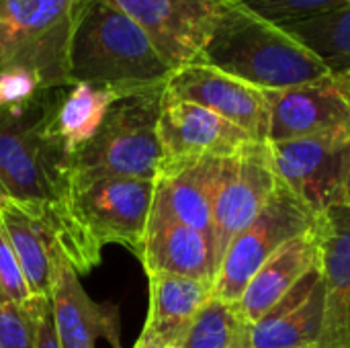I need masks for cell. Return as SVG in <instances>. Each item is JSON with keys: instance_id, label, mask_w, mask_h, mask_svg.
I'll return each instance as SVG.
<instances>
[{"instance_id": "6da1fadb", "label": "cell", "mask_w": 350, "mask_h": 348, "mask_svg": "<svg viewBox=\"0 0 350 348\" xmlns=\"http://www.w3.org/2000/svg\"><path fill=\"white\" fill-rule=\"evenodd\" d=\"M64 88L0 105V201L43 222L80 275L100 265L103 248L74 217L70 197V152L55 131V109Z\"/></svg>"}, {"instance_id": "7a4b0ae2", "label": "cell", "mask_w": 350, "mask_h": 348, "mask_svg": "<svg viewBox=\"0 0 350 348\" xmlns=\"http://www.w3.org/2000/svg\"><path fill=\"white\" fill-rule=\"evenodd\" d=\"M68 70L72 84L119 96L164 88L172 68L148 35L107 0H78L72 14Z\"/></svg>"}, {"instance_id": "3957f363", "label": "cell", "mask_w": 350, "mask_h": 348, "mask_svg": "<svg viewBox=\"0 0 350 348\" xmlns=\"http://www.w3.org/2000/svg\"><path fill=\"white\" fill-rule=\"evenodd\" d=\"M219 2L213 31L199 62L258 90H281L330 76L326 66L283 27L244 2Z\"/></svg>"}, {"instance_id": "277c9868", "label": "cell", "mask_w": 350, "mask_h": 348, "mask_svg": "<svg viewBox=\"0 0 350 348\" xmlns=\"http://www.w3.org/2000/svg\"><path fill=\"white\" fill-rule=\"evenodd\" d=\"M164 88L119 96L94 135L70 156V185L100 178L156 180L162 162L158 119Z\"/></svg>"}, {"instance_id": "5b68a950", "label": "cell", "mask_w": 350, "mask_h": 348, "mask_svg": "<svg viewBox=\"0 0 350 348\" xmlns=\"http://www.w3.org/2000/svg\"><path fill=\"white\" fill-rule=\"evenodd\" d=\"M78 0H0V76L27 70L45 88L72 86L68 70Z\"/></svg>"}, {"instance_id": "8992f818", "label": "cell", "mask_w": 350, "mask_h": 348, "mask_svg": "<svg viewBox=\"0 0 350 348\" xmlns=\"http://www.w3.org/2000/svg\"><path fill=\"white\" fill-rule=\"evenodd\" d=\"M316 213L281 180L265 209L228 246L213 281V297L234 306L258 269L289 240L312 232Z\"/></svg>"}, {"instance_id": "52a82bcc", "label": "cell", "mask_w": 350, "mask_h": 348, "mask_svg": "<svg viewBox=\"0 0 350 348\" xmlns=\"http://www.w3.org/2000/svg\"><path fill=\"white\" fill-rule=\"evenodd\" d=\"M154 203V180L100 178L72 189L70 205L78 224L103 248L123 244L137 256Z\"/></svg>"}, {"instance_id": "ba28073f", "label": "cell", "mask_w": 350, "mask_h": 348, "mask_svg": "<svg viewBox=\"0 0 350 348\" xmlns=\"http://www.w3.org/2000/svg\"><path fill=\"white\" fill-rule=\"evenodd\" d=\"M277 183L279 178L273 170L269 142H248L224 160L221 183L213 203L211 230L217 269L230 242L265 209Z\"/></svg>"}, {"instance_id": "9c48e42d", "label": "cell", "mask_w": 350, "mask_h": 348, "mask_svg": "<svg viewBox=\"0 0 350 348\" xmlns=\"http://www.w3.org/2000/svg\"><path fill=\"white\" fill-rule=\"evenodd\" d=\"M129 16L154 43L164 62L178 70L199 62L213 31L217 0H107Z\"/></svg>"}, {"instance_id": "30bf717a", "label": "cell", "mask_w": 350, "mask_h": 348, "mask_svg": "<svg viewBox=\"0 0 350 348\" xmlns=\"http://www.w3.org/2000/svg\"><path fill=\"white\" fill-rule=\"evenodd\" d=\"M349 139L350 135H332L269 144L277 178L316 215L342 203V172Z\"/></svg>"}, {"instance_id": "8fae6325", "label": "cell", "mask_w": 350, "mask_h": 348, "mask_svg": "<svg viewBox=\"0 0 350 348\" xmlns=\"http://www.w3.org/2000/svg\"><path fill=\"white\" fill-rule=\"evenodd\" d=\"M262 92L269 107V144L350 135V109L332 76Z\"/></svg>"}, {"instance_id": "7c38bea8", "label": "cell", "mask_w": 350, "mask_h": 348, "mask_svg": "<svg viewBox=\"0 0 350 348\" xmlns=\"http://www.w3.org/2000/svg\"><path fill=\"white\" fill-rule=\"evenodd\" d=\"M166 94L201 105L244 129L256 142H269V107L265 92L201 62L172 72Z\"/></svg>"}, {"instance_id": "4fadbf2b", "label": "cell", "mask_w": 350, "mask_h": 348, "mask_svg": "<svg viewBox=\"0 0 350 348\" xmlns=\"http://www.w3.org/2000/svg\"><path fill=\"white\" fill-rule=\"evenodd\" d=\"M158 137L162 146L160 166L197 158H228L248 142H256L217 113L174 98L166 90L158 119Z\"/></svg>"}, {"instance_id": "5bb4252c", "label": "cell", "mask_w": 350, "mask_h": 348, "mask_svg": "<svg viewBox=\"0 0 350 348\" xmlns=\"http://www.w3.org/2000/svg\"><path fill=\"white\" fill-rule=\"evenodd\" d=\"M324 310L318 348H350V207L334 205L316 215Z\"/></svg>"}, {"instance_id": "9a60e30c", "label": "cell", "mask_w": 350, "mask_h": 348, "mask_svg": "<svg viewBox=\"0 0 350 348\" xmlns=\"http://www.w3.org/2000/svg\"><path fill=\"white\" fill-rule=\"evenodd\" d=\"M226 158H197L158 168L150 217L189 226L211 238L213 203Z\"/></svg>"}, {"instance_id": "2e32d148", "label": "cell", "mask_w": 350, "mask_h": 348, "mask_svg": "<svg viewBox=\"0 0 350 348\" xmlns=\"http://www.w3.org/2000/svg\"><path fill=\"white\" fill-rule=\"evenodd\" d=\"M49 299L62 348H94L98 338L121 348L117 306L96 304L88 297L62 248L53 258Z\"/></svg>"}, {"instance_id": "e0dca14e", "label": "cell", "mask_w": 350, "mask_h": 348, "mask_svg": "<svg viewBox=\"0 0 350 348\" xmlns=\"http://www.w3.org/2000/svg\"><path fill=\"white\" fill-rule=\"evenodd\" d=\"M324 281L322 271H310L262 320L250 326V348L316 347L322 328Z\"/></svg>"}, {"instance_id": "ac0fdd59", "label": "cell", "mask_w": 350, "mask_h": 348, "mask_svg": "<svg viewBox=\"0 0 350 348\" xmlns=\"http://www.w3.org/2000/svg\"><path fill=\"white\" fill-rule=\"evenodd\" d=\"M316 267H320V246L316 230H312L289 240L258 269L234 304L238 316L248 326L256 324Z\"/></svg>"}, {"instance_id": "d6986e66", "label": "cell", "mask_w": 350, "mask_h": 348, "mask_svg": "<svg viewBox=\"0 0 350 348\" xmlns=\"http://www.w3.org/2000/svg\"><path fill=\"white\" fill-rule=\"evenodd\" d=\"M146 275L166 273L211 283L217 275L211 238L176 222L148 219L139 252Z\"/></svg>"}, {"instance_id": "ffe728a7", "label": "cell", "mask_w": 350, "mask_h": 348, "mask_svg": "<svg viewBox=\"0 0 350 348\" xmlns=\"http://www.w3.org/2000/svg\"><path fill=\"white\" fill-rule=\"evenodd\" d=\"M148 281L150 310L142 338L178 348L201 310L213 297V285L166 273L148 275Z\"/></svg>"}, {"instance_id": "44dd1931", "label": "cell", "mask_w": 350, "mask_h": 348, "mask_svg": "<svg viewBox=\"0 0 350 348\" xmlns=\"http://www.w3.org/2000/svg\"><path fill=\"white\" fill-rule=\"evenodd\" d=\"M0 228L18 258L31 295L49 297L53 258L62 248L55 234L8 201H0Z\"/></svg>"}, {"instance_id": "7402d4cb", "label": "cell", "mask_w": 350, "mask_h": 348, "mask_svg": "<svg viewBox=\"0 0 350 348\" xmlns=\"http://www.w3.org/2000/svg\"><path fill=\"white\" fill-rule=\"evenodd\" d=\"M119 98L113 90L92 84H72L62 90L55 109V131L66 144L70 156L88 142L103 123L109 107Z\"/></svg>"}, {"instance_id": "603a6c76", "label": "cell", "mask_w": 350, "mask_h": 348, "mask_svg": "<svg viewBox=\"0 0 350 348\" xmlns=\"http://www.w3.org/2000/svg\"><path fill=\"white\" fill-rule=\"evenodd\" d=\"M308 47L330 72L338 76L350 70V2L320 16L283 27Z\"/></svg>"}, {"instance_id": "cb8c5ba5", "label": "cell", "mask_w": 350, "mask_h": 348, "mask_svg": "<svg viewBox=\"0 0 350 348\" xmlns=\"http://www.w3.org/2000/svg\"><path fill=\"white\" fill-rule=\"evenodd\" d=\"M242 324L234 306L211 297L178 348H230Z\"/></svg>"}, {"instance_id": "d4e9b609", "label": "cell", "mask_w": 350, "mask_h": 348, "mask_svg": "<svg viewBox=\"0 0 350 348\" xmlns=\"http://www.w3.org/2000/svg\"><path fill=\"white\" fill-rule=\"evenodd\" d=\"M47 297H33L27 306H0V348H35L41 306Z\"/></svg>"}, {"instance_id": "484cf974", "label": "cell", "mask_w": 350, "mask_h": 348, "mask_svg": "<svg viewBox=\"0 0 350 348\" xmlns=\"http://www.w3.org/2000/svg\"><path fill=\"white\" fill-rule=\"evenodd\" d=\"M349 2L350 0H246L244 4L262 18L285 27L332 12Z\"/></svg>"}, {"instance_id": "4316f807", "label": "cell", "mask_w": 350, "mask_h": 348, "mask_svg": "<svg viewBox=\"0 0 350 348\" xmlns=\"http://www.w3.org/2000/svg\"><path fill=\"white\" fill-rule=\"evenodd\" d=\"M0 291L10 304L16 306H27L33 299L23 269L18 265V258L2 228H0Z\"/></svg>"}, {"instance_id": "83f0119b", "label": "cell", "mask_w": 350, "mask_h": 348, "mask_svg": "<svg viewBox=\"0 0 350 348\" xmlns=\"http://www.w3.org/2000/svg\"><path fill=\"white\" fill-rule=\"evenodd\" d=\"M35 348H62L59 336H57V328H55V320H53V308H51V299L49 297L41 306L39 326H37V347Z\"/></svg>"}, {"instance_id": "f1b7e54d", "label": "cell", "mask_w": 350, "mask_h": 348, "mask_svg": "<svg viewBox=\"0 0 350 348\" xmlns=\"http://www.w3.org/2000/svg\"><path fill=\"white\" fill-rule=\"evenodd\" d=\"M350 207V139L347 142V152H345V172H342V203Z\"/></svg>"}, {"instance_id": "f546056e", "label": "cell", "mask_w": 350, "mask_h": 348, "mask_svg": "<svg viewBox=\"0 0 350 348\" xmlns=\"http://www.w3.org/2000/svg\"><path fill=\"white\" fill-rule=\"evenodd\" d=\"M332 80H334V84H336L338 92L342 94L345 103L349 105V109H350V70L349 72H345V74L332 76Z\"/></svg>"}, {"instance_id": "4dcf8cb0", "label": "cell", "mask_w": 350, "mask_h": 348, "mask_svg": "<svg viewBox=\"0 0 350 348\" xmlns=\"http://www.w3.org/2000/svg\"><path fill=\"white\" fill-rule=\"evenodd\" d=\"M248 330H250V326L244 322L240 328H238V332H236V336H234V343L230 345V348H250V338H248Z\"/></svg>"}, {"instance_id": "1f68e13d", "label": "cell", "mask_w": 350, "mask_h": 348, "mask_svg": "<svg viewBox=\"0 0 350 348\" xmlns=\"http://www.w3.org/2000/svg\"><path fill=\"white\" fill-rule=\"evenodd\" d=\"M133 348H172V347L162 345V343H154V340H146V338H142V336H139V340L135 343V347Z\"/></svg>"}, {"instance_id": "d6a6232c", "label": "cell", "mask_w": 350, "mask_h": 348, "mask_svg": "<svg viewBox=\"0 0 350 348\" xmlns=\"http://www.w3.org/2000/svg\"><path fill=\"white\" fill-rule=\"evenodd\" d=\"M221 2H246V0H221Z\"/></svg>"}, {"instance_id": "836d02e7", "label": "cell", "mask_w": 350, "mask_h": 348, "mask_svg": "<svg viewBox=\"0 0 350 348\" xmlns=\"http://www.w3.org/2000/svg\"><path fill=\"white\" fill-rule=\"evenodd\" d=\"M299 348H318V347H299Z\"/></svg>"}]
</instances>
